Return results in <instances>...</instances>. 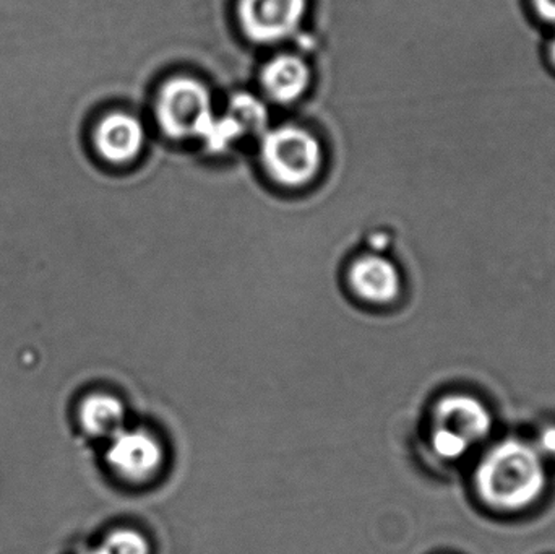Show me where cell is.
<instances>
[{
    "mask_svg": "<svg viewBox=\"0 0 555 554\" xmlns=\"http://www.w3.org/2000/svg\"><path fill=\"white\" fill-rule=\"evenodd\" d=\"M492 431V416L481 400L466 394L443 397L433 416L434 452L446 461L462 459Z\"/></svg>",
    "mask_w": 555,
    "mask_h": 554,
    "instance_id": "cell-4",
    "label": "cell"
},
{
    "mask_svg": "<svg viewBox=\"0 0 555 554\" xmlns=\"http://www.w3.org/2000/svg\"><path fill=\"white\" fill-rule=\"evenodd\" d=\"M547 474L537 448L507 439L486 454L476 471V490L488 506L521 511L540 500Z\"/></svg>",
    "mask_w": 555,
    "mask_h": 554,
    "instance_id": "cell-1",
    "label": "cell"
},
{
    "mask_svg": "<svg viewBox=\"0 0 555 554\" xmlns=\"http://www.w3.org/2000/svg\"><path fill=\"white\" fill-rule=\"evenodd\" d=\"M538 452L540 454L554 455L555 458V426L544 429L540 435V441H538Z\"/></svg>",
    "mask_w": 555,
    "mask_h": 554,
    "instance_id": "cell-12",
    "label": "cell"
},
{
    "mask_svg": "<svg viewBox=\"0 0 555 554\" xmlns=\"http://www.w3.org/2000/svg\"><path fill=\"white\" fill-rule=\"evenodd\" d=\"M153 119L169 142L201 143L217 117L210 85L197 75L175 74L156 87Z\"/></svg>",
    "mask_w": 555,
    "mask_h": 554,
    "instance_id": "cell-3",
    "label": "cell"
},
{
    "mask_svg": "<svg viewBox=\"0 0 555 554\" xmlns=\"http://www.w3.org/2000/svg\"><path fill=\"white\" fill-rule=\"evenodd\" d=\"M349 289L359 301L371 306H388L400 298L403 279L400 270L384 254L365 253L348 267Z\"/></svg>",
    "mask_w": 555,
    "mask_h": 554,
    "instance_id": "cell-9",
    "label": "cell"
},
{
    "mask_svg": "<svg viewBox=\"0 0 555 554\" xmlns=\"http://www.w3.org/2000/svg\"><path fill=\"white\" fill-rule=\"evenodd\" d=\"M83 554H91V552L90 553H83Z\"/></svg>",
    "mask_w": 555,
    "mask_h": 554,
    "instance_id": "cell-15",
    "label": "cell"
},
{
    "mask_svg": "<svg viewBox=\"0 0 555 554\" xmlns=\"http://www.w3.org/2000/svg\"><path fill=\"white\" fill-rule=\"evenodd\" d=\"M551 55H553L554 62H555V39L553 41V44H551Z\"/></svg>",
    "mask_w": 555,
    "mask_h": 554,
    "instance_id": "cell-14",
    "label": "cell"
},
{
    "mask_svg": "<svg viewBox=\"0 0 555 554\" xmlns=\"http://www.w3.org/2000/svg\"><path fill=\"white\" fill-rule=\"evenodd\" d=\"M149 540L132 529H119L111 532L91 554H150Z\"/></svg>",
    "mask_w": 555,
    "mask_h": 554,
    "instance_id": "cell-11",
    "label": "cell"
},
{
    "mask_svg": "<svg viewBox=\"0 0 555 554\" xmlns=\"http://www.w3.org/2000/svg\"><path fill=\"white\" fill-rule=\"evenodd\" d=\"M259 166L280 191L297 194L313 188L325 175L328 146L307 124H278L260 136Z\"/></svg>",
    "mask_w": 555,
    "mask_h": 554,
    "instance_id": "cell-2",
    "label": "cell"
},
{
    "mask_svg": "<svg viewBox=\"0 0 555 554\" xmlns=\"http://www.w3.org/2000/svg\"><path fill=\"white\" fill-rule=\"evenodd\" d=\"M106 462L119 480L146 485L165 467V446L149 429L122 428L109 439Z\"/></svg>",
    "mask_w": 555,
    "mask_h": 554,
    "instance_id": "cell-6",
    "label": "cell"
},
{
    "mask_svg": "<svg viewBox=\"0 0 555 554\" xmlns=\"http://www.w3.org/2000/svg\"><path fill=\"white\" fill-rule=\"evenodd\" d=\"M126 407L113 394L96 392L85 397L78 409L81 428L93 438H113L126 428Z\"/></svg>",
    "mask_w": 555,
    "mask_h": 554,
    "instance_id": "cell-10",
    "label": "cell"
},
{
    "mask_svg": "<svg viewBox=\"0 0 555 554\" xmlns=\"http://www.w3.org/2000/svg\"><path fill=\"white\" fill-rule=\"evenodd\" d=\"M312 7L313 0H234V20L250 44L272 48L299 38Z\"/></svg>",
    "mask_w": 555,
    "mask_h": 554,
    "instance_id": "cell-5",
    "label": "cell"
},
{
    "mask_svg": "<svg viewBox=\"0 0 555 554\" xmlns=\"http://www.w3.org/2000/svg\"><path fill=\"white\" fill-rule=\"evenodd\" d=\"M534 5L543 18L555 23V0H534Z\"/></svg>",
    "mask_w": 555,
    "mask_h": 554,
    "instance_id": "cell-13",
    "label": "cell"
},
{
    "mask_svg": "<svg viewBox=\"0 0 555 554\" xmlns=\"http://www.w3.org/2000/svg\"><path fill=\"white\" fill-rule=\"evenodd\" d=\"M91 145L106 165L130 168L145 155L149 130L137 114L126 109L109 111L94 124Z\"/></svg>",
    "mask_w": 555,
    "mask_h": 554,
    "instance_id": "cell-7",
    "label": "cell"
},
{
    "mask_svg": "<svg viewBox=\"0 0 555 554\" xmlns=\"http://www.w3.org/2000/svg\"><path fill=\"white\" fill-rule=\"evenodd\" d=\"M260 91L276 106L302 103L315 85V68L299 51H281L259 68Z\"/></svg>",
    "mask_w": 555,
    "mask_h": 554,
    "instance_id": "cell-8",
    "label": "cell"
}]
</instances>
